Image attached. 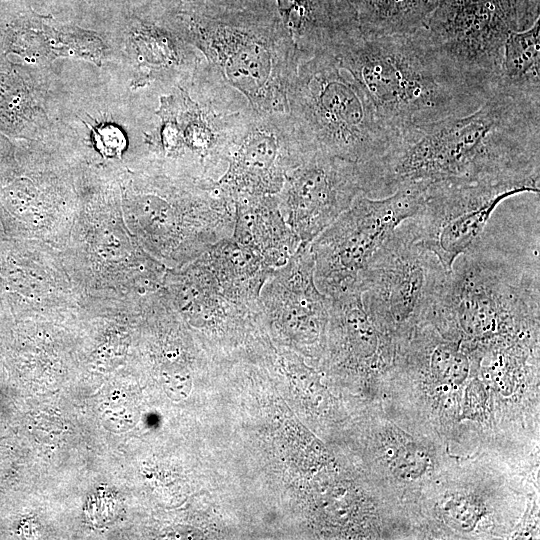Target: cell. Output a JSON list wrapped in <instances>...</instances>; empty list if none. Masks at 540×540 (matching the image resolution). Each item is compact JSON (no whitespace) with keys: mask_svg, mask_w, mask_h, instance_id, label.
<instances>
[{"mask_svg":"<svg viewBox=\"0 0 540 540\" xmlns=\"http://www.w3.org/2000/svg\"><path fill=\"white\" fill-rule=\"evenodd\" d=\"M168 14L255 114L288 113V92L303 60L275 2L214 18Z\"/></svg>","mask_w":540,"mask_h":540,"instance_id":"4","label":"cell"},{"mask_svg":"<svg viewBox=\"0 0 540 540\" xmlns=\"http://www.w3.org/2000/svg\"><path fill=\"white\" fill-rule=\"evenodd\" d=\"M160 103L159 124L140 165L215 184L255 115L247 99L205 61Z\"/></svg>","mask_w":540,"mask_h":540,"instance_id":"3","label":"cell"},{"mask_svg":"<svg viewBox=\"0 0 540 540\" xmlns=\"http://www.w3.org/2000/svg\"><path fill=\"white\" fill-rule=\"evenodd\" d=\"M526 192L537 193L515 182H433L426 187L420 209L409 219L420 242L449 272L455 260L480 241L496 207Z\"/></svg>","mask_w":540,"mask_h":540,"instance_id":"12","label":"cell"},{"mask_svg":"<svg viewBox=\"0 0 540 540\" xmlns=\"http://www.w3.org/2000/svg\"><path fill=\"white\" fill-rule=\"evenodd\" d=\"M383 455L393 473L402 479L419 478L431 465V459L422 447L395 431L388 433L383 443Z\"/></svg>","mask_w":540,"mask_h":540,"instance_id":"22","label":"cell"},{"mask_svg":"<svg viewBox=\"0 0 540 540\" xmlns=\"http://www.w3.org/2000/svg\"><path fill=\"white\" fill-rule=\"evenodd\" d=\"M363 194L359 166L320 151L286 178L279 210L301 244H310Z\"/></svg>","mask_w":540,"mask_h":540,"instance_id":"14","label":"cell"},{"mask_svg":"<svg viewBox=\"0 0 540 540\" xmlns=\"http://www.w3.org/2000/svg\"><path fill=\"white\" fill-rule=\"evenodd\" d=\"M428 365L440 382L458 385L470 371V360L456 341H435L428 348Z\"/></svg>","mask_w":540,"mask_h":540,"instance_id":"23","label":"cell"},{"mask_svg":"<svg viewBox=\"0 0 540 540\" xmlns=\"http://www.w3.org/2000/svg\"><path fill=\"white\" fill-rule=\"evenodd\" d=\"M363 194L439 181L515 182L539 193L540 104L498 89L474 111L410 126L386 152L359 166Z\"/></svg>","mask_w":540,"mask_h":540,"instance_id":"1","label":"cell"},{"mask_svg":"<svg viewBox=\"0 0 540 540\" xmlns=\"http://www.w3.org/2000/svg\"><path fill=\"white\" fill-rule=\"evenodd\" d=\"M520 15L524 29L530 28L540 15V0H511Z\"/></svg>","mask_w":540,"mask_h":540,"instance_id":"27","label":"cell"},{"mask_svg":"<svg viewBox=\"0 0 540 540\" xmlns=\"http://www.w3.org/2000/svg\"><path fill=\"white\" fill-rule=\"evenodd\" d=\"M425 29L446 59L490 94L509 33L524 30L511 0H440Z\"/></svg>","mask_w":540,"mask_h":540,"instance_id":"11","label":"cell"},{"mask_svg":"<svg viewBox=\"0 0 540 540\" xmlns=\"http://www.w3.org/2000/svg\"><path fill=\"white\" fill-rule=\"evenodd\" d=\"M445 519L457 529L468 531L473 529L481 518L483 510L479 503L468 496H456L443 505Z\"/></svg>","mask_w":540,"mask_h":540,"instance_id":"25","label":"cell"},{"mask_svg":"<svg viewBox=\"0 0 540 540\" xmlns=\"http://www.w3.org/2000/svg\"><path fill=\"white\" fill-rule=\"evenodd\" d=\"M495 89L540 104L539 19L530 28L509 33Z\"/></svg>","mask_w":540,"mask_h":540,"instance_id":"20","label":"cell"},{"mask_svg":"<svg viewBox=\"0 0 540 540\" xmlns=\"http://www.w3.org/2000/svg\"><path fill=\"white\" fill-rule=\"evenodd\" d=\"M78 189L76 217L60 251L81 297L139 298L160 290L167 268L128 229L119 187L93 176Z\"/></svg>","mask_w":540,"mask_h":540,"instance_id":"6","label":"cell"},{"mask_svg":"<svg viewBox=\"0 0 540 540\" xmlns=\"http://www.w3.org/2000/svg\"><path fill=\"white\" fill-rule=\"evenodd\" d=\"M258 301L260 309L274 320L285 337L308 346L319 341L330 313V298L316 286L309 244H301L270 275Z\"/></svg>","mask_w":540,"mask_h":540,"instance_id":"15","label":"cell"},{"mask_svg":"<svg viewBox=\"0 0 540 540\" xmlns=\"http://www.w3.org/2000/svg\"><path fill=\"white\" fill-rule=\"evenodd\" d=\"M315 151L288 113L255 114L216 189L234 203L277 195L287 176Z\"/></svg>","mask_w":540,"mask_h":540,"instance_id":"13","label":"cell"},{"mask_svg":"<svg viewBox=\"0 0 540 540\" xmlns=\"http://www.w3.org/2000/svg\"><path fill=\"white\" fill-rule=\"evenodd\" d=\"M427 184L373 198L358 195L310 244L314 279L329 298L358 291L359 280L386 238L420 209Z\"/></svg>","mask_w":540,"mask_h":540,"instance_id":"9","label":"cell"},{"mask_svg":"<svg viewBox=\"0 0 540 540\" xmlns=\"http://www.w3.org/2000/svg\"><path fill=\"white\" fill-rule=\"evenodd\" d=\"M288 114L316 151L359 166L379 159L393 136L363 87L328 53L300 63Z\"/></svg>","mask_w":540,"mask_h":540,"instance_id":"8","label":"cell"},{"mask_svg":"<svg viewBox=\"0 0 540 540\" xmlns=\"http://www.w3.org/2000/svg\"><path fill=\"white\" fill-rule=\"evenodd\" d=\"M200 257L225 294L249 304L258 303L264 283L275 271L255 250L232 236L213 244Z\"/></svg>","mask_w":540,"mask_h":540,"instance_id":"19","label":"cell"},{"mask_svg":"<svg viewBox=\"0 0 540 540\" xmlns=\"http://www.w3.org/2000/svg\"><path fill=\"white\" fill-rule=\"evenodd\" d=\"M151 1H152V0H150V2H151Z\"/></svg>","mask_w":540,"mask_h":540,"instance_id":"29","label":"cell"},{"mask_svg":"<svg viewBox=\"0 0 540 540\" xmlns=\"http://www.w3.org/2000/svg\"><path fill=\"white\" fill-rule=\"evenodd\" d=\"M282 23L302 60L334 54L358 32L346 0H275Z\"/></svg>","mask_w":540,"mask_h":540,"instance_id":"17","label":"cell"},{"mask_svg":"<svg viewBox=\"0 0 540 540\" xmlns=\"http://www.w3.org/2000/svg\"><path fill=\"white\" fill-rule=\"evenodd\" d=\"M447 275L407 219L376 251L360 277L358 291L380 328H401L430 316Z\"/></svg>","mask_w":540,"mask_h":540,"instance_id":"10","label":"cell"},{"mask_svg":"<svg viewBox=\"0 0 540 540\" xmlns=\"http://www.w3.org/2000/svg\"><path fill=\"white\" fill-rule=\"evenodd\" d=\"M364 36L413 33L425 28L440 0H346Z\"/></svg>","mask_w":540,"mask_h":540,"instance_id":"21","label":"cell"},{"mask_svg":"<svg viewBox=\"0 0 540 540\" xmlns=\"http://www.w3.org/2000/svg\"><path fill=\"white\" fill-rule=\"evenodd\" d=\"M15 11L16 8L12 7L10 1L0 0V41L3 31Z\"/></svg>","mask_w":540,"mask_h":540,"instance_id":"28","label":"cell"},{"mask_svg":"<svg viewBox=\"0 0 540 540\" xmlns=\"http://www.w3.org/2000/svg\"><path fill=\"white\" fill-rule=\"evenodd\" d=\"M275 0H153L152 4L170 14L214 18Z\"/></svg>","mask_w":540,"mask_h":540,"instance_id":"24","label":"cell"},{"mask_svg":"<svg viewBox=\"0 0 540 540\" xmlns=\"http://www.w3.org/2000/svg\"><path fill=\"white\" fill-rule=\"evenodd\" d=\"M231 236L255 250L272 270L283 266L301 245L285 222L276 195L236 201Z\"/></svg>","mask_w":540,"mask_h":540,"instance_id":"18","label":"cell"},{"mask_svg":"<svg viewBox=\"0 0 540 540\" xmlns=\"http://www.w3.org/2000/svg\"><path fill=\"white\" fill-rule=\"evenodd\" d=\"M333 55L363 87L393 134L410 126L466 115L491 95L446 59L425 28L388 36L357 32Z\"/></svg>","mask_w":540,"mask_h":540,"instance_id":"2","label":"cell"},{"mask_svg":"<svg viewBox=\"0 0 540 540\" xmlns=\"http://www.w3.org/2000/svg\"><path fill=\"white\" fill-rule=\"evenodd\" d=\"M163 289L182 320L200 330L219 332L260 310L259 301L244 303L225 294L200 256L167 269Z\"/></svg>","mask_w":540,"mask_h":540,"instance_id":"16","label":"cell"},{"mask_svg":"<svg viewBox=\"0 0 540 540\" xmlns=\"http://www.w3.org/2000/svg\"><path fill=\"white\" fill-rule=\"evenodd\" d=\"M95 147L104 158L121 159L127 146L124 134L114 126L93 129Z\"/></svg>","mask_w":540,"mask_h":540,"instance_id":"26","label":"cell"},{"mask_svg":"<svg viewBox=\"0 0 540 540\" xmlns=\"http://www.w3.org/2000/svg\"><path fill=\"white\" fill-rule=\"evenodd\" d=\"M539 262L512 261L481 241L448 272L431 317L470 341L527 339L539 312Z\"/></svg>","mask_w":540,"mask_h":540,"instance_id":"7","label":"cell"},{"mask_svg":"<svg viewBox=\"0 0 540 540\" xmlns=\"http://www.w3.org/2000/svg\"><path fill=\"white\" fill-rule=\"evenodd\" d=\"M120 204L130 232L167 269L231 237L235 203L213 185L138 167L123 179Z\"/></svg>","mask_w":540,"mask_h":540,"instance_id":"5","label":"cell"}]
</instances>
